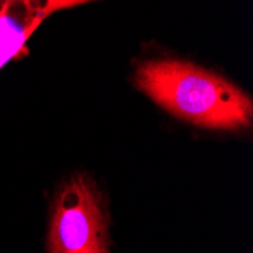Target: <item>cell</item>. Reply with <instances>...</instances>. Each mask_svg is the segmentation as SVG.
Instances as JSON below:
<instances>
[{"label": "cell", "mask_w": 253, "mask_h": 253, "mask_svg": "<svg viewBox=\"0 0 253 253\" xmlns=\"http://www.w3.org/2000/svg\"><path fill=\"white\" fill-rule=\"evenodd\" d=\"M81 3L84 2L72 0H23L0 3V68L28 52V40L50 14Z\"/></svg>", "instance_id": "3"}, {"label": "cell", "mask_w": 253, "mask_h": 253, "mask_svg": "<svg viewBox=\"0 0 253 253\" xmlns=\"http://www.w3.org/2000/svg\"><path fill=\"white\" fill-rule=\"evenodd\" d=\"M50 253H109L108 218L94 182L84 174L68 179L53 206Z\"/></svg>", "instance_id": "2"}, {"label": "cell", "mask_w": 253, "mask_h": 253, "mask_svg": "<svg viewBox=\"0 0 253 253\" xmlns=\"http://www.w3.org/2000/svg\"><path fill=\"white\" fill-rule=\"evenodd\" d=\"M135 82L158 105L190 123L226 130L252 123L253 105L244 91L190 62L147 61L138 67Z\"/></svg>", "instance_id": "1"}]
</instances>
